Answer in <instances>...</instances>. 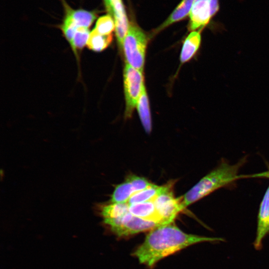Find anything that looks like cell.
Segmentation results:
<instances>
[{
	"instance_id": "cell-1",
	"label": "cell",
	"mask_w": 269,
	"mask_h": 269,
	"mask_svg": "<svg viewBox=\"0 0 269 269\" xmlns=\"http://www.w3.org/2000/svg\"><path fill=\"white\" fill-rule=\"evenodd\" d=\"M221 237H209L186 233L174 223L158 226L149 231L143 242L134 252L139 262L148 267L190 246L203 242L224 241Z\"/></svg>"
},
{
	"instance_id": "cell-2",
	"label": "cell",
	"mask_w": 269,
	"mask_h": 269,
	"mask_svg": "<svg viewBox=\"0 0 269 269\" xmlns=\"http://www.w3.org/2000/svg\"><path fill=\"white\" fill-rule=\"evenodd\" d=\"M244 159L231 164L223 161L215 169L207 174L184 195L179 197L181 205L185 208L190 204L209 195L215 191L230 185L242 177L239 170Z\"/></svg>"
},
{
	"instance_id": "cell-3",
	"label": "cell",
	"mask_w": 269,
	"mask_h": 269,
	"mask_svg": "<svg viewBox=\"0 0 269 269\" xmlns=\"http://www.w3.org/2000/svg\"><path fill=\"white\" fill-rule=\"evenodd\" d=\"M147 44V37L143 30L136 24L130 23L122 47L127 63L141 72L145 62Z\"/></svg>"
},
{
	"instance_id": "cell-4",
	"label": "cell",
	"mask_w": 269,
	"mask_h": 269,
	"mask_svg": "<svg viewBox=\"0 0 269 269\" xmlns=\"http://www.w3.org/2000/svg\"><path fill=\"white\" fill-rule=\"evenodd\" d=\"M103 221L119 237L130 236L161 226L135 216L129 211L114 218L104 219Z\"/></svg>"
},
{
	"instance_id": "cell-5",
	"label": "cell",
	"mask_w": 269,
	"mask_h": 269,
	"mask_svg": "<svg viewBox=\"0 0 269 269\" xmlns=\"http://www.w3.org/2000/svg\"><path fill=\"white\" fill-rule=\"evenodd\" d=\"M125 118L131 117L144 85L142 72L126 63L124 70Z\"/></svg>"
},
{
	"instance_id": "cell-6",
	"label": "cell",
	"mask_w": 269,
	"mask_h": 269,
	"mask_svg": "<svg viewBox=\"0 0 269 269\" xmlns=\"http://www.w3.org/2000/svg\"><path fill=\"white\" fill-rule=\"evenodd\" d=\"M173 183L172 181L167 183L165 189L152 200L163 225L173 223L177 215L184 210L179 197L174 196Z\"/></svg>"
},
{
	"instance_id": "cell-7",
	"label": "cell",
	"mask_w": 269,
	"mask_h": 269,
	"mask_svg": "<svg viewBox=\"0 0 269 269\" xmlns=\"http://www.w3.org/2000/svg\"><path fill=\"white\" fill-rule=\"evenodd\" d=\"M269 235V185L261 202L257 220V227L253 245L256 250L263 248V242Z\"/></svg>"
},
{
	"instance_id": "cell-8",
	"label": "cell",
	"mask_w": 269,
	"mask_h": 269,
	"mask_svg": "<svg viewBox=\"0 0 269 269\" xmlns=\"http://www.w3.org/2000/svg\"><path fill=\"white\" fill-rule=\"evenodd\" d=\"M211 0H194L190 13L189 28L196 30L205 26L212 17L210 12Z\"/></svg>"
},
{
	"instance_id": "cell-9",
	"label": "cell",
	"mask_w": 269,
	"mask_h": 269,
	"mask_svg": "<svg viewBox=\"0 0 269 269\" xmlns=\"http://www.w3.org/2000/svg\"><path fill=\"white\" fill-rule=\"evenodd\" d=\"M113 16L115 23L116 35L120 48L127 33L129 24L122 0H115L112 4Z\"/></svg>"
},
{
	"instance_id": "cell-10",
	"label": "cell",
	"mask_w": 269,
	"mask_h": 269,
	"mask_svg": "<svg viewBox=\"0 0 269 269\" xmlns=\"http://www.w3.org/2000/svg\"><path fill=\"white\" fill-rule=\"evenodd\" d=\"M129 211L135 216L163 225L152 200L129 205Z\"/></svg>"
},
{
	"instance_id": "cell-11",
	"label": "cell",
	"mask_w": 269,
	"mask_h": 269,
	"mask_svg": "<svg viewBox=\"0 0 269 269\" xmlns=\"http://www.w3.org/2000/svg\"><path fill=\"white\" fill-rule=\"evenodd\" d=\"M199 31H193L185 39L181 49L180 60L182 63L190 60L198 50L201 43Z\"/></svg>"
},
{
	"instance_id": "cell-12",
	"label": "cell",
	"mask_w": 269,
	"mask_h": 269,
	"mask_svg": "<svg viewBox=\"0 0 269 269\" xmlns=\"http://www.w3.org/2000/svg\"><path fill=\"white\" fill-rule=\"evenodd\" d=\"M140 121L146 133L151 131V119L148 96L144 85L136 105Z\"/></svg>"
},
{
	"instance_id": "cell-13",
	"label": "cell",
	"mask_w": 269,
	"mask_h": 269,
	"mask_svg": "<svg viewBox=\"0 0 269 269\" xmlns=\"http://www.w3.org/2000/svg\"><path fill=\"white\" fill-rule=\"evenodd\" d=\"M194 0H182L168 18L157 29L159 31L174 22L186 17L190 13Z\"/></svg>"
},
{
	"instance_id": "cell-14",
	"label": "cell",
	"mask_w": 269,
	"mask_h": 269,
	"mask_svg": "<svg viewBox=\"0 0 269 269\" xmlns=\"http://www.w3.org/2000/svg\"><path fill=\"white\" fill-rule=\"evenodd\" d=\"M167 184L162 186H158L153 184L143 190L134 194L129 199L127 203L132 205L152 200L159 193L165 189Z\"/></svg>"
},
{
	"instance_id": "cell-15",
	"label": "cell",
	"mask_w": 269,
	"mask_h": 269,
	"mask_svg": "<svg viewBox=\"0 0 269 269\" xmlns=\"http://www.w3.org/2000/svg\"><path fill=\"white\" fill-rule=\"evenodd\" d=\"M65 6L67 14L69 15L78 27L88 28L96 18L95 13L83 9L73 10Z\"/></svg>"
},
{
	"instance_id": "cell-16",
	"label": "cell",
	"mask_w": 269,
	"mask_h": 269,
	"mask_svg": "<svg viewBox=\"0 0 269 269\" xmlns=\"http://www.w3.org/2000/svg\"><path fill=\"white\" fill-rule=\"evenodd\" d=\"M112 34L105 35L99 33L95 28L90 32L87 47L92 51L101 52L106 49L112 42Z\"/></svg>"
},
{
	"instance_id": "cell-17",
	"label": "cell",
	"mask_w": 269,
	"mask_h": 269,
	"mask_svg": "<svg viewBox=\"0 0 269 269\" xmlns=\"http://www.w3.org/2000/svg\"><path fill=\"white\" fill-rule=\"evenodd\" d=\"M136 193L132 183L127 179L117 185L112 195L110 201L113 203H127L130 197Z\"/></svg>"
},
{
	"instance_id": "cell-18",
	"label": "cell",
	"mask_w": 269,
	"mask_h": 269,
	"mask_svg": "<svg viewBox=\"0 0 269 269\" xmlns=\"http://www.w3.org/2000/svg\"><path fill=\"white\" fill-rule=\"evenodd\" d=\"M90 32L88 28L78 27L75 35L69 43L74 52L81 50L87 43Z\"/></svg>"
},
{
	"instance_id": "cell-19",
	"label": "cell",
	"mask_w": 269,
	"mask_h": 269,
	"mask_svg": "<svg viewBox=\"0 0 269 269\" xmlns=\"http://www.w3.org/2000/svg\"><path fill=\"white\" fill-rule=\"evenodd\" d=\"M115 28V23L110 14L103 15L99 18L95 29L100 34L108 35L111 34Z\"/></svg>"
},
{
	"instance_id": "cell-20",
	"label": "cell",
	"mask_w": 269,
	"mask_h": 269,
	"mask_svg": "<svg viewBox=\"0 0 269 269\" xmlns=\"http://www.w3.org/2000/svg\"><path fill=\"white\" fill-rule=\"evenodd\" d=\"M61 29L64 37L70 43L73 39L77 28L78 27L69 15L66 14Z\"/></svg>"
},
{
	"instance_id": "cell-21",
	"label": "cell",
	"mask_w": 269,
	"mask_h": 269,
	"mask_svg": "<svg viewBox=\"0 0 269 269\" xmlns=\"http://www.w3.org/2000/svg\"><path fill=\"white\" fill-rule=\"evenodd\" d=\"M127 179L132 183L136 192L143 190L153 184L146 178L135 175H130Z\"/></svg>"
},
{
	"instance_id": "cell-22",
	"label": "cell",
	"mask_w": 269,
	"mask_h": 269,
	"mask_svg": "<svg viewBox=\"0 0 269 269\" xmlns=\"http://www.w3.org/2000/svg\"><path fill=\"white\" fill-rule=\"evenodd\" d=\"M219 0H211L210 3V12L211 15L212 17L219 9Z\"/></svg>"
},
{
	"instance_id": "cell-23",
	"label": "cell",
	"mask_w": 269,
	"mask_h": 269,
	"mask_svg": "<svg viewBox=\"0 0 269 269\" xmlns=\"http://www.w3.org/2000/svg\"><path fill=\"white\" fill-rule=\"evenodd\" d=\"M115 0H104L105 4L109 14L113 16L112 4Z\"/></svg>"
}]
</instances>
